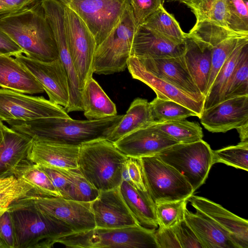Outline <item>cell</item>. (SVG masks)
<instances>
[{
  "mask_svg": "<svg viewBox=\"0 0 248 248\" xmlns=\"http://www.w3.org/2000/svg\"><path fill=\"white\" fill-rule=\"evenodd\" d=\"M123 115L117 114L98 120H76L70 117H49L7 123L12 129L34 141L80 146L94 140H107Z\"/></svg>",
  "mask_w": 248,
  "mask_h": 248,
  "instance_id": "6da1fadb",
  "label": "cell"
},
{
  "mask_svg": "<svg viewBox=\"0 0 248 248\" xmlns=\"http://www.w3.org/2000/svg\"><path fill=\"white\" fill-rule=\"evenodd\" d=\"M41 0L20 11L0 16V29L26 56L51 62L59 59V54Z\"/></svg>",
  "mask_w": 248,
  "mask_h": 248,
  "instance_id": "7a4b0ae2",
  "label": "cell"
},
{
  "mask_svg": "<svg viewBox=\"0 0 248 248\" xmlns=\"http://www.w3.org/2000/svg\"><path fill=\"white\" fill-rule=\"evenodd\" d=\"M8 210L13 222L16 248H50L61 237L74 232L24 198L14 202Z\"/></svg>",
  "mask_w": 248,
  "mask_h": 248,
  "instance_id": "3957f363",
  "label": "cell"
},
{
  "mask_svg": "<svg viewBox=\"0 0 248 248\" xmlns=\"http://www.w3.org/2000/svg\"><path fill=\"white\" fill-rule=\"evenodd\" d=\"M128 157L113 142L107 139L97 140L79 146L78 166L95 188L106 191L119 187Z\"/></svg>",
  "mask_w": 248,
  "mask_h": 248,
  "instance_id": "277c9868",
  "label": "cell"
},
{
  "mask_svg": "<svg viewBox=\"0 0 248 248\" xmlns=\"http://www.w3.org/2000/svg\"><path fill=\"white\" fill-rule=\"evenodd\" d=\"M155 230L140 225L113 229L95 228L66 235L57 243L73 248H157Z\"/></svg>",
  "mask_w": 248,
  "mask_h": 248,
  "instance_id": "5b68a950",
  "label": "cell"
},
{
  "mask_svg": "<svg viewBox=\"0 0 248 248\" xmlns=\"http://www.w3.org/2000/svg\"><path fill=\"white\" fill-rule=\"evenodd\" d=\"M138 26L132 8L128 3L117 24L96 47L94 73L110 75L125 70Z\"/></svg>",
  "mask_w": 248,
  "mask_h": 248,
  "instance_id": "8992f818",
  "label": "cell"
},
{
  "mask_svg": "<svg viewBox=\"0 0 248 248\" xmlns=\"http://www.w3.org/2000/svg\"><path fill=\"white\" fill-rule=\"evenodd\" d=\"M140 159L147 190L155 204L187 200L193 194L186 178L157 155Z\"/></svg>",
  "mask_w": 248,
  "mask_h": 248,
  "instance_id": "52a82bcc",
  "label": "cell"
},
{
  "mask_svg": "<svg viewBox=\"0 0 248 248\" xmlns=\"http://www.w3.org/2000/svg\"><path fill=\"white\" fill-rule=\"evenodd\" d=\"M156 155L179 172L194 192L205 183L214 165L213 150L202 140L177 143Z\"/></svg>",
  "mask_w": 248,
  "mask_h": 248,
  "instance_id": "ba28073f",
  "label": "cell"
},
{
  "mask_svg": "<svg viewBox=\"0 0 248 248\" xmlns=\"http://www.w3.org/2000/svg\"><path fill=\"white\" fill-rule=\"evenodd\" d=\"M84 22L97 46L108 36L121 18L128 0H59Z\"/></svg>",
  "mask_w": 248,
  "mask_h": 248,
  "instance_id": "9c48e42d",
  "label": "cell"
},
{
  "mask_svg": "<svg viewBox=\"0 0 248 248\" xmlns=\"http://www.w3.org/2000/svg\"><path fill=\"white\" fill-rule=\"evenodd\" d=\"M49 117L69 118L64 108L43 96L0 89V120L28 121Z\"/></svg>",
  "mask_w": 248,
  "mask_h": 248,
  "instance_id": "30bf717a",
  "label": "cell"
},
{
  "mask_svg": "<svg viewBox=\"0 0 248 248\" xmlns=\"http://www.w3.org/2000/svg\"><path fill=\"white\" fill-rule=\"evenodd\" d=\"M64 16L68 49L78 78L79 88L82 91L85 83L93 77L94 73L96 43L84 22L65 5Z\"/></svg>",
  "mask_w": 248,
  "mask_h": 248,
  "instance_id": "8fae6325",
  "label": "cell"
},
{
  "mask_svg": "<svg viewBox=\"0 0 248 248\" xmlns=\"http://www.w3.org/2000/svg\"><path fill=\"white\" fill-rule=\"evenodd\" d=\"M39 209L66 224L74 232L95 228L91 202L32 193L24 198Z\"/></svg>",
  "mask_w": 248,
  "mask_h": 248,
  "instance_id": "7c38bea8",
  "label": "cell"
},
{
  "mask_svg": "<svg viewBox=\"0 0 248 248\" xmlns=\"http://www.w3.org/2000/svg\"><path fill=\"white\" fill-rule=\"evenodd\" d=\"M15 58L23 65L41 84L49 100L64 107L69 100V88L65 69L60 59L44 62L22 54Z\"/></svg>",
  "mask_w": 248,
  "mask_h": 248,
  "instance_id": "4fadbf2b",
  "label": "cell"
},
{
  "mask_svg": "<svg viewBox=\"0 0 248 248\" xmlns=\"http://www.w3.org/2000/svg\"><path fill=\"white\" fill-rule=\"evenodd\" d=\"M201 124L213 133H225L248 124V95L223 100L204 109Z\"/></svg>",
  "mask_w": 248,
  "mask_h": 248,
  "instance_id": "5bb4252c",
  "label": "cell"
},
{
  "mask_svg": "<svg viewBox=\"0 0 248 248\" xmlns=\"http://www.w3.org/2000/svg\"><path fill=\"white\" fill-rule=\"evenodd\" d=\"M95 228L113 229L140 225L124 201L119 187L100 191L91 202Z\"/></svg>",
  "mask_w": 248,
  "mask_h": 248,
  "instance_id": "9a60e30c",
  "label": "cell"
},
{
  "mask_svg": "<svg viewBox=\"0 0 248 248\" xmlns=\"http://www.w3.org/2000/svg\"><path fill=\"white\" fill-rule=\"evenodd\" d=\"M191 205L215 223L238 248H248V221L208 199L192 194Z\"/></svg>",
  "mask_w": 248,
  "mask_h": 248,
  "instance_id": "2e32d148",
  "label": "cell"
},
{
  "mask_svg": "<svg viewBox=\"0 0 248 248\" xmlns=\"http://www.w3.org/2000/svg\"><path fill=\"white\" fill-rule=\"evenodd\" d=\"M127 68L132 77L150 87L156 97L178 103L194 112L199 118L203 110L204 100L200 99L148 71L139 60L130 56Z\"/></svg>",
  "mask_w": 248,
  "mask_h": 248,
  "instance_id": "e0dca14e",
  "label": "cell"
},
{
  "mask_svg": "<svg viewBox=\"0 0 248 248\" xmlns=\"http://www.w3.org/2000/svg\"><path fill=\"white\" fill-rule=\"evenodd\" d=\"M113 143L127 157L140 158L156 155L178 142L158 129L154 123L132 132Z\"/></svg>",
  "mask_w": 248,
  "mask_h": 248,
  "instance_id": "ac0fdd59",
  "label": "cell"
},
{
  "mask_svg": "<svg viewBox=\"0 0 248 248\" xmlns=\"http://www.w3.org/2000/svg\"><path fill=\"white\" fill-rule=\"evenodd\" d=\"M183 55L172 57L138 59L144 68L153 75L204 100L205 97L200 92L187 69Z\"/></svg>",
  "mask_w": 248,
  "mask_h": 248,
  "instance_id": "d6986e66",
  "label": "cell"
},
{
  "mask_svg": "<svg viewBox=\"0 0 248 248\" xmlns=\"http://www.w3.org/2000/svg\"><path fill=\"white\" fill-rule=\"evenodd\" d=\"M184 51V43H174L140 25L138 26L134 36L130 56L139 59H156L180 56Z\"/></svg>",
  "mask_w": 248,
  "mask_h": 248,
  "instance_id": "ffe728a7",
  "label": "cell"
},
{
  "mask_svg": "<svg viewBox=\"0 0 248 248\" xmlns=\"http://www.w3.org/2000/svg\"><path fill=\"white\" fill-rule=\"evenodd\" d=\"M79 146L34 141L27 159L40 166L76 169Z\"/></svg>",
  "mask_w": 248,
  "mask_h": 248,
  "instance_id": "44dd1931",
  "label": "cell"
},
{
  "mask_svg": "<svg viewBox=\"0 0 248 248\" xmlns=\"http://www.w3.org/2000/svg\"><path fill=\"white\" fill-rule=\"evenodd\" d=\"M0 87L25 94L45 92L33 75L12 56L0 55Z\"/></svg>",
  "mask_w": 248,
  "mask_h": 248,
  "instance_id": "7402d4cb",
  "label": "cell"
},
{
  "mask_svg": "<svg viewBox=\"0 0 248 248\" xmlns=\"http://www.w3.org/2000/svg\"><path fill=\"white\" fill-rule=\"evenodd\" d=\"M34 140L30 137L3 126L0 144V179L13 175L14 169L27 159Z\"/></svg>",
  "mask_w": 248,
  "mask_h": 248,
  "instance_id": "603a6c76",
  "label": "cell"
},
{
  "mask_svg": "<svg viewBox=\"0 0 248 248\" xmlns=\"http://www.w3.org/2000/svg\"><path fill=\"white\" fill-rule=\"evenodd\" d=\"M183 55L187 69L201 93L205 98L211 68V50L186 36Z\"/></svg>",
  "mask_w": 248,
  "mask_h": 248,
  "instance_id": "cb8c5ba5",
  "label": "cell"
},
{
  "mask_svg": "<svg viewBox=\"0 0 248 248\" xmlns=\"http://www.w3.org/2000/svg\"><path fill=\"white\" fill-rule=\"evenodd\" d=\"M122 196L139 224L144 228L156 229L158 223L155 204L147 190L139 189L126 181L123 180L119 186Z\"/></svg>",
  "mask_w": 248,
  "mask_h": 248,
  "instance_id": "d4e9b609",
  "label": "cell"
},
{
  "mask_svg": "<svg viewBox=\"0 0 248 248\" xmlns=\"http://www.w3.org/2000/svg\"><path fill=\"white\" fill-rule=\"evenodd\" d=\"M196 210L193 213L186 207L184 219L195 233L202 248H238L215 223Z\"/></svg>",
  "mask_w": 248,
  "mask_h": 248,
  "instance_id": "484cf974",
  "label": "cell"
},
{
  "mask_svg": "<svg viewBox=\"0 0 248 248\" xmlns=\"http://www.w3.org/2000/svg\"><path fill=\"white\" fill-rule=\"evenodd\" d=\"M81 102L84 115L88 120L101 119L117 114L115 104L93 77L82 90Z\"/></svg>",
  "mask_w": 248,
  "mask_h": 248,
  "instance_id": "4316f807",
  "label": "cell"
},
{
  "mask_svg": "<svg viewBox=\"0 0 248 248\" xmlns=\"http://www.w3.org/2000/svg\"><path fill=\"white\" fill-rule=\"evenodd\" d=\"M155 123L147 99L137 98L131 103L126 114L113 129L108 140L114 143L123 137Z\"/></svg>",
  "mask_w": 248,
  "mask_h": 248,
  "instance_id": "83f0119b",
  "label": "cell"
},
{
  "mask_svg": "<svg viewBox=\"0 0 248 248\" xmlns=\"http://www.w3.org/2000/svg\"><path fill=\"white\" fill-rule=\"evenodd\" d=\"M12 174L33 186L36 194L49 197H62L47 175L36 164L27 158L13 170Z\"/></svg>",
  "mask_w": 248,
  "mask_h": 248,
  "instance_id": "f1b7e54d",
  "label": "cell"
},
{
  "mask_svg": "<svg viewBox=\"0 0 248 248\" xmlns=\"http://www.w3.org/2000/svg\"><path fill=\"white\" fill-rule=\"evenodd\" d=\"M176 44H183L186 37L174 16L163 5L141 24Z\"/></svg>",
  "mask_w": 248,
  "mask_h": 248,
  "instance_id": "f546056e",
  "label": "cell"
},
{
  "mask_svg": "<svg viewBox=\"0 0 248 248\" xmlns=\"http://www.w3.org/2000/svg\"><path fill=\"white\" fill-rule=\"evenodd\" d=\"M248 40L239 44L230 55L217 74L204 100L203 110L222 100L226 86L239 59L242 48Z\"/></svg>",
  "mask_w": 248,
  "mask_h": 248,
  "instance_id": "4dcf8cb0",
  "label": "cell"
},
{
  "mask_svg": "<svg viewBox=\"0 0 248 248\" xmlns=\"http://www.w3.org/2000/svg\"><path fill=\"white\" fill-rule=\"evenodd\" d=\"M194 14L196 21H210L227 27L225 0H182Z\"/></svg>",
  "mask_w": 248,
  "mask_h": 248,
  "instance_id": "1f68e13d",
  "label": "cell"
},
{
  "mask_svg": "<svg viewBox=\"0 0 248 248\" xmlns=\"http://www.w3.org/2000/svg\"><path fill=\"white\" fill-rule=\"evenodd\" d=\"M155 124L173 139L181 143H189L202 140V128L199 124L182 119L155 123Z\"/></svg>",
  "mask_w": 248,
  "mask_h": 248,
  "instance_id": "d6a6232c",
  "label": "cell"
},
{
  "mask_svg": "<svg viewBox=\"0 0 248 248\" xmlns=\"http://www.w3.org/2000/svg\"><path fill=\"white\" fill-rule=\"evenodd\" d=\"M243 95H248V43L242 48L221 101Z\"/></svg>",
  "mask_w": 248,
  "mask_h": 248,
  "instance_id": "836d02e7",
  "label": "cell"
},
{
  "mask_svg": "<svg viewBox=\"0 0 248 248\" xmlns=\"http://www.w3.org/2000/svg\"><path fill=\"white\" fill-rule=\"evenodd\" d=\"M36 193L33 187L14 175L0 179V217L15 201Z\"/></svg>",
  "mask_w": 248,
  "mask_h": 248,
  "instance_id": "e575fe53",
  "label": "cell"
},
{
  "mask_svg": "<svg viewBox=\"0 0 248 248\" xmlns=\"http://www.w3.org/2000/svg\"><path fill=\"white\" fill-rule=\"evenodd\" d=\"M152 114L155 123L186 119L197 116L188 108L175 101L156 97L150 102Z\"/></svg>",
  "mask_w": 248,
  "mask_h": 248,
  "instance_id": "d590c367",
  "label": "cell"
},
{
  "mask_svg": "<svg viewBox=\"0 0 248 248\" xmlns=\"http://www.w3.org/2000/svg\"><path fill=\"white\" fill-rule=\"evenodd\" d=\"M213 163L226 165L248 170V141L239 142L236 145L230 146L213 151Z\"/></svg>",
  "mask_w": 248,
  "mask_h": 248,
  "instance_id": "8d00e7d4",
  "label": "cell"
},
{
  "mask_svg": "<svg viewBox=\"0 0 248 248\" xmlns=\"http://www.w3.org/2000/svg\"><path fill=\"white\" fill-rule=\"evenodd\" d=\"M62 170L70 183L73 200L91 202L98 196L100 191L85 178L78 168Z\"/></svg>",
  "mask_w": 248,
  "mask_h": 248,
  "instance_id": "74e56055",
  "label": "cell"
},
{
  "mask_svg": "<svg viewBox=\"0 0 248 248\" xmlns=\"http://www.w3.org/2000/svg\"><path fill=\"white\" fill-rule=\"evenodd\" d=\"M187 201L160 202L155 204V213L159 227L171 228L184 219Z\"/></svg>",
  "mask_w": 248,
  "mask_h": 248,
  "instance_id": "f35d334b",
  "label": "cell"
},
{
  "mask_svg": "<svg viewBox=\"0 0 248 248\" xmlns=\"http://www.w3.org/2000/svg\"><path fill=\"white\" fill-rule=\"evenodd\" d=\"M248 0H225L227 25L234 31L248 33Z\"/></svg>",
  "mask_w": 248,
  "mask_h": 248,
  "instance_id": "ab89813d",
  "label": "cell"
},
{
  "mask_svg": "<svg viewBox=\"0 0 248 248\" xmlns=\"http://www.w3.org/2000/svg\"><path fill=\"white\" fill-rule=\"evenodd\" d=\"M123 180L126 181L140 190H147L140 158L128 157L123 168Z\"/></svg>",
  "mask_w": 248,
  "mask_h": 248,
  "instance_id": "60d3db41",
  "label": "cell"
},
{
  "mask_svg": "<svg viewBox=\"0 0 248 248\" xmlns=\"http://www.w3.org/2000/svg\"><path fill=\"white\" fill-rule=\"evenodd\" d=\"M47 175L63 198L73 200L72 188L62 169L38 165Z\"/></svg>",
  "mask_w": 248,
  "mask_h": 248,
  "instance_id": "b9f144b4",
  "label": "cell"
},
{
  "mask_svg": "<svg viewBox=\"0 0 248 248\" xmlns=\"http://www.w3.org/2000/svg\"><path fill=\"white\" fill-rule=\"evenodd\" d=\"M163 0H128L138 26L145 20L160 6Z\"/></svg>",
  "mask_w": 248,
  "mask_h": 248,
  "instance_id": "7bdbcfd3",
  "label": "cell"
},
{
  "mask_svg": "<svg viewBox=\"0 0 248 248\" xmlns=\"http://www.w3.org/2000/svg\"><path fill=\"white\" fill-rule=\"evenodd\" d=\"M171 228L181 248H202L195 233L185 219Z\"/></svg>",
  "mask_w": 248,
  "mask_h": 248,
  "instance_id": "ee69618b",
  "label": "cell"
},
{
  "mask_svg": "<svg viewBox=\"0 0 248 248\" xmlns=\"http://www.w3.org/2000/svg\"><path fill=\"white\" fill-rule=\"evenodd\" d=\"M0 240L4 248H16L13 222L8 210L0 217Z\"/></svg>",
  "mask_w": 248,
  "mask_h": 248,
  "instance_id": "f6af8a7d",
  "label": "cell"
},
{
  "mask_svg": "<svg viewBox=\"0 0 248 248\" xmlns=\"http://www.w3.org/2000/svg\"><path fill=\"white\" fill-rule=\"evenodd\" d=\"M157 248H181L172 228L159 227L155 232Z\"/></svg>",
  "mask_w": 248,
  "mask_h": 248,
  "instance_id": "bcb514c9",
  "label": "cell"
},
{
  "mask_svg": "<svg viewBox=\"0 0 248 248\" xmlns=\"http://www.w3.org/2000/svg\"><path fill=\"white\" fill-rule=\"evenodd\" d=\"M41 0H0V16L28 8Z\"/></svg>",
  "mask_w": 248,
  "mask_h": 248,
  "instance_id": "7dc6e473",
  "label": "cell"
},
{
  "mask_svg": "<svg viewBox=\"0 0 248 248\" xmlns=\"http://www.w3.org/2000/svg\"><path fill=\"white\" fill-rule=\"evenodd\" d=\"M23 53L19 46L6 33L0 29V55L16 56Z\"/></svg>",
  "mask_w": 248,
  "mask_h": 248,
  "instance_id": "c3c4849f",
  "label": "cell"
},
{
  "mask_svg": "<svg viewBox=\"0 0 248 248\" xmlns=\"http://www.w3.org/2000/svg\"><path fill=\"white\" fill-rule=\"evenodd\" d=\"M241 142L248 141V124L243 125L237 129Z\"/></svg>",
  "mask_w": 248,
  "mask_h": 248,
  "instance_id": "681fc988",
  "label": "cell"
},
{
  "mask_svg": "<svg viewBox=\"0 0 248 248\" xmlns=\"http://www.w3.org/2000/svg\"><path fill=\"white\" fill-rule=\"evenodd\" d=\"M3 126L2 121L0 120V144L2 141L3 138Z\"/></svg>",
  "mask_w": 248,
  "mask_h": 248,
  "instance_id": "f907efd6",
  "label": "cell"
},
{
  "mask_svg": "<svg viewBox=\"0 0 248 248\" xmlns=\"http://www.w3.org/2000/svg\"><path fill=\"white\" fill-rule=\"evenodd\" d=\"M0 248H4V246L0 240Z\"/></svg>",
  "mask_w": 248,
  "mask_h": 248,
  "instance_id": "816d5d0a",
  "label": "cell"
},
{
  "mask_svg": "<svg viewBox=\"0 0 248 248\" xmlns=\"http://www.w3.org/2000/svg\"><path fill=\"white\" fill-rule=\"evenodd\" d=\"M177 0V1H179L181 2V1L182 0Z\"/></svg>",
  "mask_w": 248,
  "mask_h": 248,
  "instance_id": "f5cc1de1",
  "label": "cell"
}]
</instances>
